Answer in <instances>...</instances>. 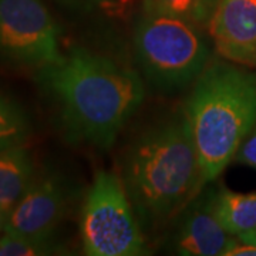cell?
<instances>
[{
    "instance_id": "6da1fadb",
    "label": "cell",
    "mask_w": 256,
    "mask_h": 256,
    "mask_svg": "<svg viewBox=\"0 0 256 256\" xmlns=\"http://www.w3.org/2000/svg\"><path fill=\"white\" fill-rule=\"evenodd\" d=\"M37 82L56 102L66 136L100 150L116 142L144 101L134 70L84 47L37 70Z\"/></svg>"
},
{
    "instance_id": "7a4b0ae2",
    "label": "cell",
    "mask_w": 256,
    "mask_h": 256,
    "mask_svg": "<svg viewBox=\"0 0 256 256\" xmlns=\"http://www.w3.org/2000/svg\"><path fill=\"white\" fill-rule=\"evenodd\" d=\"M121 180L146 225H161L191 204L206 185L184 112L146 128L128 146Z\"/></svg>"
},
{
    "instance_id": "3957f363",
    "label": "cell",
    "mask_w": 256,
    "mask_h": 256,
    "mask_svg": "<svg viewBox=\"0 0 256 256\" xmlns=\"http://www.w3.org/2000/svg\"><path fill=\"white\" fill-rule=\"evenodd\" d=\"M184 111L204 181L212 182L255 127L256 72L228 60L214 62L195 80Z\"/></svg>"
},
{
    "instance_id": "277c9868",
    "label": "cell",
    "mask_w": 256,
    "mask_h": 256,
    "mask_svg": "<svg viewBox=\"0 0 256 256\" xmlns=\"http://www.w3.org/2000/svg\"><path fill=\"white\" fill-rule=\"evenodd\" d=\"M134 47L146 80L161 92L188 87L210 62L202 28L165 14L146 13L136 30Z\"/></svg>"
},
{
    "instance_id": "5b68a950",
    "label": "cell",
    "mask_w": 256,
    "mask_h": 256,
    "mask_svg": "<svg viewBox=\"0 0 256 256\" xmlns=\"http://www.w3.org/2000/svg\"><path fill=\"white\" fill-rule=\"evenodd\" d=\"M82 250L88 256L146 255V238L121 176L98 171L82 212Z\"/></svg>"
},
{
    "instance_id": "8992f818",
    "label": "cell",
    "mask_w": 256,
    "mask_h": 256,
    "mask_svg": "<svg viewBox=\"0 0 256 256\" xmlns=\"http://www.w3.org/2000/svg\"><path fill=\"white\" fill-rule=\"evenodd\" d=\"M62 56L60 28L42 0H0V60L40 70Z\"/></svg>"
},
{
    "instance_id": "52a82bcc",
    "label": "cell",
    "mask_w": 256,
    "mask_h": 256,
    "mask_svg": "<svg viewBox=\"0 0 256 256\" xmlns=\"http://www.w3.org/2000/svg\"><path fill=\"white\" fill-rule=\"evenodd\" d=\"M68 204V194L54 175L34 180L8 215L4 232L38 242H53Z\"/></svg>"
},
{
    "instance_id": "ba28073f",
    "label": "cell",
    "mask_w": 256,
    "mask_h": 256,
    "mask_svg": "<svg viewBox=\"0 0 256 256\" xmlns=\"http://www.w3.org/2000/svg\"><path fill=\"white\" fill-rule=\"evenodd\" d=\"M208 28L224 60L256 68V0H218Z\"/></svg>"
},
{
    "instance_id": "9c48e42d",
    "label": "cell",
    "mask_w": 256,
    "mask_h": 256,
    "mask_svg": "<svg viewBox=\"0 0 256 256\" xmlns=\"http://www.w3.org/2000/svg\"><path fill=\"white\" fill-rule=\"evenodd\" d=\"M172 238L175 254L184 256H225L238 240L222 226L214 208V192L196 196L182 210Z\"/></svg>"
},
{
    "instance_id": "30bf717a",
    "label": "cell",
    "mask_w": 256,
    "mask_h": 256,
    "mask_svg": "<svg viewBox=\"0 0 256 256\" xmlns=\"http://www.w3.org/2000/svg\"><path fill=\"white\" fill-rule=\"evenodd\" d=\"M34 181L33 158L23 146L0 152V208L9 214Z\"/></svg>"
},
{
    "instance_id": "8fae6325",
    "label": "cell",
    "mask_w": 256,
    "mask_h": 256,
    "mask_svg": "<svg viewBox=\"0 0 256 256\" xmlns=\"http://www.w3.org/2000/svg\"><path fill=\"white\" fill-rule=\"evenodd\" d=\"M214 208L222 226L232 236L256 230V192L239 194L222 188L214 192Z\"/></svg>"
},
{
    "instance_id": "7c38bea8",
    "label": "cell",
    "mask_w": 256,
    "mask_h": 256,
    "mask_svg": "<svg viewBox=\"0 0 256 256\" xmlns=\"http://www.w3.org/2000/svg\"><path fill=\"white\" fill-rule=\"evenodd\" d=\"M216 4L212 0H144L146 14H165L191 22L200 28L210 26Z\"/></svg>"
},
{
    "instance_id": "4fadbf2b",
    "label": "cell",
    "mask_w": 256,
    "mask_h": 256,
    "mask_svg": "<svg viewBox=\"0 0 256 256\" xmlns=\"http://www.w3.org/2000/svg\"><path fill=\"white\" fill-rule=\"evenodd\" d=\"M30 134V122L16 102L0 94V152L23 146Z\"/></svg>"
},
{
    "instance_id": "5bb4252c",
    "label": "cell",
    "mask_w": 256,
    "mask_h": 256,
    "mask_svg": "<svg viewBox=\"0 0 256 256\" xmlns=\"http://www.w3.org/2000/svg\"><path fill=\"white\" fill-rule=\"evenodd\" d=\"M56 250L53 242H38L4 232L0 236V256H40Z\"/></svg>"
},
{
    "instance_id": "9a60e30c",
    "label": "cell",
    "mask_w": 256,
    "mask_h": 256,
    "mask_svg": "<svg viewBox=\"0 0 256 256\" xmlns=\"http://www.w3.org/2000/svg\"><path fill=\"white\" fill-rule=\"evenodd\" d=\"M64 6L70 9L92 13L96 10H104V12H114L117 10V4L112 0H58Z\"/></svg>"
},
{
    "instance_id": "2e32d148",
    "label": "cell",
    "mask_w": 256,
    "mask_h": 256,
    "mask_svg": "<svg viewBox=\"0 0 256 256\" xmlns=\"http://www.w3.org/2000/svg\"><path fill=\"white\" fill-rule=\"evenodd\" d=\"M234 160L256 170V124L240 144Z\"/></svg>"
},
{
    "instance_id": "e0dca14e",
    "label": "cell",
    "mask_w": 256,
    "mask_h": 256,
    "mask_svg": "<svg viewBox=\"0 0 256 256\" xmlns=\"http://www.w3.org/2000/svg\"><path fill=\"white\" fill-rule=\"evenodd\" d=\"M225 256H256V245L246 244L238 239Z\"/></svg>"
},
{
    "instance_id": "ac0fdd59",
    "label": "cell",
    "mask_w": 256,
    "mask_h": 256,
    "mask_svg": "<svg viewBox=\"0 0 256 256\" xmlns=\"http://www.w3.org/2000/svg\"><path fill=\"white\" fill-rule=\"evenodd\" d=\"M238 239L239 240H242V242H246V244H254V245H256V230L244 234V235L238 236Z\"/></svg>"
},
{
    "instance_id": "d6986e66",
    "label": "cell",
    "mask_w": 256,
    "mask_h": 256,
    "mask_svg": "<svg viewBox=\"0 0 256 256\" xmlns=\"http://www.w3.org/2000/svg\"><path fill=\"white\" fill-rule=\"evenodd\" d=\"M8 212L3 210L0 208V236L4 234V229H6V224H8Z\"/></svg>"
},
{
    "instance_id": "ffe728a7",
    "label": "cell",
    "mask_w": 256,
    "mask_h": 256,
    "mask_svg": "<svg viewBox=\"0 0 256 256\" xmlns=\"http://www.w3.org/2000/svg\"><path fill=\"white\" fill-rule=\"evenodd\" d=\"M212 2H214L215 4H218V0H212Z\"/></svg>"
}]
</instances>
